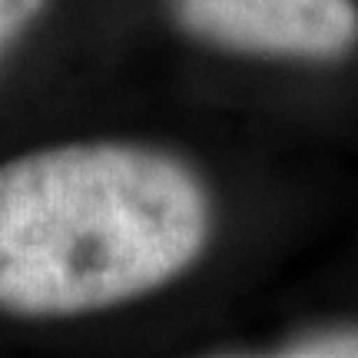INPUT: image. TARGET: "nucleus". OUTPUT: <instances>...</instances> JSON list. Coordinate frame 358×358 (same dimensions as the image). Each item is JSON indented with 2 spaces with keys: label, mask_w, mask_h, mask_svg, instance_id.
I'll use <instances>...</instances> for the list:
<instances>
[{
  "label": "nucleus",
  "mask_w": 358,
  "mask_h": 358,
  "mask_svg": "<svg viewBox=\"0 0 358 358\" xmlns=\"http://www.w3.org/2000/svg\"><path fill=\"white\" fill-rule=\"evenodd\" d=\"M43 7L47 0H0V57L30 30Z\"/></svg>",
  "instance_id": "obj_4"
},
{
  "label": "nucleus",
  "mask_w": 358,
  "mask_h": 358,
  "mask_svg": "<svg viewBox=\"0 0 358 358\" xmlns=\"http://www.w3.org/2000/svg\"><path fill=\"white\" fill-rule=\"evenodd\" d=\"M209 196L176 156L64 143L0 163V312L73 319L163 289L203 256Z\"/></svg>",
  "instance_id": "obj_1"
},
{
  "label": "nucleus",
  "mask_w": 358,
  "mask_h": 358,
  "mask_svg": "<svg viewBox=\"0 0 358 358\" xmlns=\"http://www.w3.org/2000/svg\"><path fill=\"white\" fill-rule=\"evenodd\" d=\"M182 30L226 50L332 60L358 43L355 0H169Z\"/></svg>",
  "instance_id": "obj_2"
},
{
  "label": "nucleus",
  "mask_w": 358,
  "mask_h": 358,
  "mask_svg": "<svg viewBox=\"0 0 358 358\" xmlns=\"http://www.w3.org/2000/svg\"><path fill=\"white\" fill-rule=\"evenodd\" d=\"M282 355H306V358L358 355V329H325V332L295 338L292 345L282 348Z\"/></svg>",
  "instance_id": "obj_3"
}]
</instances>
